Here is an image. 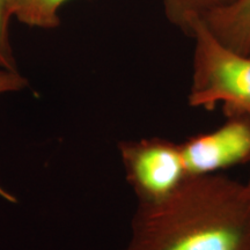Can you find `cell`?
I'll list each match as a JSON object with an SVG mask.
<instances>
[{"label": "cell", "mask_w": 250, "mask_h": 250, "mask_svg": "<svg viewBox=\"0 0 250 250\" xmlns=\"http://www.w3.org/2000/svg\"><path fill=\"white\" fill-rule=\"evenodd\" d=\"M121 250H250V192L220 174L189 176L160 203L139 205Z\"/></svg>", "instance_id": "1"}, {"label": "cell", "mask_w": 250, "mask_h": 250, "mask_svg": "<svg viewBox=\"0 0 250 250\" xmlns=\"http://www.w3.org/2000/svg\"><path fill=\"white\" fill-rule=\"evenodd\" d=\"M189 36L195 41L189 104L250 114V55L221 44L203 19L192 23Z\"/></svg>", "instance_id": "2"}, {"label": "cell", "mask_w": 250, "mask_h": 250, "mask_svg": "<svg viewBox=\"0 0 250 250\" xmlns=\"http://www.w3.org/2000/svg\"><path fill=\"white\" fill-rule=\"evenodd\" d=\"M118 151L139 205L165 201L189 177L181 143L160 137L123 140Z\"/></svg>", "instance_id": "3"}, {"label": "cell", "mask_w": 250, "mask_h": 250, "mask_svg": "<svg viewBox=\"0 0 250 250\" xmlns=\"http://www.w3.org/2000/svg\"><path fill=\"white\" fill-rule=\"evenodd\" d=\"M226 121L217 129L181 143L189 176L219 174L250 161V114L225 112Z\"/></svg>", "instance_id": "4"}, {"label": "cell", "mask_w": 250, "mask_h": 250, "mask_svg": "<svg viewBox=\"0 0 250 250\" xmlns=\"http://www.w3.org/2000/svg\"><path fill=\"white\" fill-rule=\"evenodd\" d=\"M221 44L242 55H250V0H235L203 18Z\"/></svg>", "instance_id": "5"}, {"label": "cell", "mask_w": 250, "mask_h": 250, "mask_svg": "<svg viewBox=\"0 0 250 250\" xmlns=\"http://www.w3.org/2000/svg\"><path fill=\"white\" fill-rule=\"evenodd\" d=\"M70 0H8L13 18L24 26L55 29L61 24V8Z\"/></svg>", "instance_id": "6"}, {"label": "cell", "mask_w": 250, "mask_h": 250, "mask_svg": "<svg viewBox=\"0 0 250 250\" xmlns=\"http://www.w3.org/2000/svg\"><path fill=\"white\" fill-rule=\"evenodd\" d=\"M235 0H161L167 20L187 35H190L197 19L233 4Z\"/></svg>", "instance_id": "7"}, {"label": "cell", "mask_w": 250, "mask_h": 250, "mask_svg": "<svg viewBox=\"0 0 250 250\" xmlns=\"http://www.w3.org/2000/svg\"><path fill=\"white\" fill-rule=\"evenodd\" d=\"M13 19L8 0H0V68L2 70H18L9 33Z\"/></svg>", "instance_id": "8"}, {"label": "cell", "mask_w": 250, "mask_h": 250, "mask_svg": "<svg viewBox=\"0 0 250 250\" xmlns=\"http://www.w3.org/2000/svg\"><path fill=\"white\" fill-rule=\"evenodd\" d=\"M28 87V80L17 71L0 68V95L20 92Z\"/></svg>", "instance_id": "9"}, {"label": "cell", "mask_w": 250, "mask_h": 250, "mask_svg": "<svg viewBox=\"0 0 250 250\" xmlns=\"http://www.w3.org/2000/svg\"><path fill=\"white\" fill-rule=\"evenodd\" d=\"M0 197L9 203H17V198H15L12 193H9L7 190H6L5 188L1 186V184H0Z\"/></svg>", "instance_id": "10"}, {"label": "cell", "mask_w": 250, "mask_h": 250, "mask_svg": "<svg viewBox=\"0 0 250 250\" xmlns=\"http://www.w3.org/2000/svg\"><path fill=\"white\" fill-rule=\"evenodd\" d=\"M246 186H247V188H248V190H249V192H250V179H249L248 182L246 183Z\"/></svg>", "instance_id": "11"}]
</instances>
